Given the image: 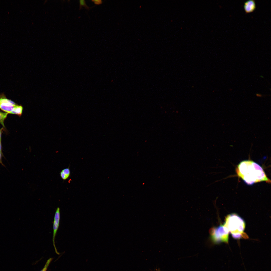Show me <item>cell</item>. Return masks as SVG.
Masks as SVG:
<instances>
[{
    "label": "cell",
    "mask_w": 271,
    "mask_h": 271,
    "mask_svg": "<svg viewBox=\"0 0 271 271\" xmlns=\"http://www.w3.org/2000/svg\"><path fill=\"white\" fill-rule=\"evenodd\" d=\"M2 267H3L2 263V261L0 259V271H2Z\"/></svg>",
    "instance_id": "obj_6"
},
{
    "label": "cell",
    "mask_w": 271,
    "mask_h": 271,
    "mask_svg": "<svg viewBox=\"0 0 271 271\" xmlns=\"http://www.w3.org/2000/svg\"><path fill=\"white\" fill-rule=\"evenodd\" d=\"M159 20H161L165 14H168L173 19L177 20L179 19L180 16L173 10L169 1L160 0L159 2Z\"/></svg>",
    "instance_id": "obj_4"
},
{
    "label": "cell",
    "mask_w": 271,
    "mask_h": 271,
    "mask_svg": "<svg viewBox=\"0 0 271 271\" xmlns=\"http://www.w3.org/2000/svg\"><path fill=\"white\" fill-rule=\"evenodd\" d=\"M46 214L41 211L31 210L27 219L21 227L30 228L41 231L43 229L45 220Z\"/></svg>",
    "instance_id": "obj_2"
},
{
    "label": "cell",
    "mask_w": 271,
    "mask_h": 271,
    "mask_svg": "<svg viewBox=\"0 0 271 271\" xmlns=\"http://www.w3.org/2000/svg\"><path fill=\"white\" fill-rule=\"evenodd\" d=\"M189 8L193 10H198L204 7V2L202 0H186L183 1Z\"/></svg>",
    "instance_id": "obj_5"
},
{
    "label": "cell",
    "mask_w": 271,
    "mask_h": 271,
    "mask_svg": "<svg viewBox=\"0 0 271 271\" xmlns=\"http://www.w3.org/2000/svg\"><path fill=\"white\" fill-rule=\"evenodd\" d=\"M15 226L0 224V246L8 253V242L13 235Z\"/></svg>",
    "instance_id": "obj_3"
},
{
    "label": "cell",
    "mask_w": 271,
    "mask_h": 271,
    "mask_svg": "<svg viewBox=\"0 0 271 271\" xmlns=\"http://www.w3.org/2000/svg\"><path fill=\"white\" fill-rule=\"evenodd\" d=\"M31 210L18 205H0V217L15 226L21 227Z\"/></svg>",
    "instance_id": "obj_1"
}]
</instances>
